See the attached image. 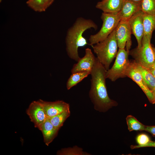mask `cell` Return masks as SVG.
Listing matches in <instances>:
<instances>
[{
  "label": "cell",
  "instance_id": "obj_1",
  "mask_svg": "<svg viewBox=\"0 0 155 155\" xmlns=\"http://www.w3.org/2000/svg\"><path fill=\"white\" fill-rule=\"evenodd\" d=\"M106 71L96 57L90 74L91 86L89 96L94 109L100 112H106L118 104L108 96L106 84Z\"/></svg>",
  "mask_w": 155,
  "mask_h": 155
},
{
  "label": "cell",
  "instance_id": "obj_2",
  "mask_svg": "<svg viewBox=\"0 0 155 155\" xmlns=\"http://www.w3.org/2000/svg\"><path fill=\"white\" fill-rule=\"evenodd\" d=\"M97 29V26L92 20L79 17L67 32L65 38L66 51L69 57L78 61L81 58L78 53L80 47L87 45L88 42L83 36L84 32L88 29Z\"/></svg>",
  "mask_w": 155,
  "mask_h": 155
},
{
  "label": "cell",
  "instance_id": "obj_3",
  "mask_svg": "<svg viewBox=\"0 0 155 155\" xmlns=\"http://www.w3.org/2000/svg\"><path fill=\"white\" fill-rule=\"evenodd\" d=\"M115 29L105 39L91 46L96 57L107 70L118 52Z\"/></svg>",
  "mask_w": 155,
  "mask_h": 155
},
{
  "label": "cell",
  "instance_id": "obj_4",
  "mask_svg": "<svg viewBox=\"0 0 155 155\" xmlns=\"http://www.w3.org/2000/svg\"><path fill=\"white\" fill-rule=\"evenodd\" d=\"M129 54L139 64L147 68L152 67L155 59L154 53L151 40L145 35L143 37L141 46L130 51Z\"/></svg>",
  "mask_w": 155,
  "mask_h": 155
},
{
  "label": "cell",
  "instance_id": "obj_5",
  "mask_svg": "<svg viewBox=\"0 0 155 155\" xmlns=\"http://www.w3.org/2000/svg\"><path fill=\"white\" fill-rule=\"evenodd\" d=\"M101 18L102 24L100 30L96 34L91 35L90 36L89 44L91 46L106 38L116 28L121 20L118 13L103 12Z\"/></svg>",
  "mask_w": 155,
  "mask_h": 155
},
{
  "label": "cell",
  "instance_id": "obj_6",
  "mask_svg": "<svg viewBox=\"0 0 155 155\" xmlns=\"http://www.w3.org/2000/svg\"><path fill=\"white\" fill-rule=\"evenodd\" d=\"M129 53L125 49H119L113 65L106 71V79L115 82L119 78L126 77V73L130 63Z\"/></svg>",
  "mask_w": 155,
  "mask_h": 155
},
{
  "label": "cell",
  "instance_id": "obj_7",
  "mask_svg": "<svg viewBox=\"0 0 155 155\" xmlns=\"http://www.w3.org/2000/svg\"><path fill=\"white\" fill-rule=\"evenodd\" d=\"M129 20H121L115 29V36L119 49H124L129 52L131 45L132 34Z\"/></svg>",
  "mask_w": 155,
  "mask_h": 155
},
{
  "label": "cell",
  "instance_id": "obj_8",
  "mask_svg": "<svg viewBox=\"0 0 155 155\" xmlns=\"http://www.w3.org/2000/svg\"><path fill=\"white\" fill-rule=\"evenodd\" d=\"M126 75L131 79L139 86L145 94L149 101L152 104L154 99L153 93L145 82L137 67V63L134 60H130Z\"/></svg>",
  "mask_w": 155,
  "mask_h": 155
},
{
  "label": "cell",
  "instance_id": "obj_9",
  "mask_svg": "<svg viewBox=\"0 0 155 155\" xmlns=\"http://www.w3.org/2000/svg\"><path fill=\"white\" fill-rule=\"evenodd\" d=\"M26 112L35 127L38 128L48 118L43 107L38 100L32 102Z\"/></svg>",
  "mask_w": 155,
  "mask_h": 155
},
{
  "label": "cell",
  "instance_id": "obj_10",
  "mask_svg": "<svg viewBox=\"0 0 155 155\" xmlns=\"http://www.w3.org/2000/svg\"><path fill=\"white\" fill-rule=\"evenodd\" d=\"M144 13L139 10L129 20L132 34L136 39L138 48H140L141 46L142 39L144 35Z\"/></svg>",
  "mask_w": 155,
  "mask_h": 155
},
{
  "label": "cell",
  "instance_id": "obj_11",
  "mask_svg": "<svg viewBox=\"0 0 155 155\" xmlns=\"http://www.w3.org/2000/svg\"><path fill=\"white\" fill-rule=\"evenodd\" d=\"M96 57L93 54L91 50L87 48L85 50L84 56L73 65L71 71V73L84 71H91L96 62Z\"/></svg>",
  "mask_w": 155,
  "mask_h": 155
},
{
  "label": "cell",
  "instance_id": "obj_12",
  "mask_svg": "<svg viewBox=\"0 0 155 155\" xmlns=\"http://www.w3.org/2000/svg\"><path fill=\"white\" fill-rule=\"evenodd\" d=\"M38 101L43 107L48 118L70 110L69 104L63 100L47 102L39 99Z\"/></svg>",
  "mask_w": 155,
  "mask_h": 155
},
{
  "label": "cell",
  "instance_id": "obj_13",
  "mask_svg": "<svg viewBox=\"0 0 155 155\" xmlns=\"http://www.w3.org/2000/svg\"><path fill=\"white\" fill-rule=\"evenodd\" d=\"M139 10H140V3L124 0L121 9L118 14L121 20H128Z\"/></svg>",
  "mask_w": 155,
  "mask_h": 155
},
{
  "label": "cell",
  "instance_id": "obj_14",
  "mask_svg": "<svg viewBox=\"0 0 155 155\" xmlns=\"http://www.w3.org/2000/svg\"><path fill=\"white\" fill-rule=\"evenodd\" d=\"M124 1V0H102L97 3L96 7L104 13H118L121 9Z\"/></svg>",
  "mask_w": 155,
  "mask_h": 155
},
{
  "label": "cell",
  "instance_id": "obj_15",
  "mask_svg": "<svg viewBox=\"0 0 155 155\" xmlns=\"http://www.w3.org/2000/svg\"><path fill=\"white\" fill-rule=\"evenodd\" d=\"M42 132L45 144L49 146L56 136L59 130L55 128L47 118L38 128Z\"/></svg>",
  "mask_w": 155,
  "mask_h": 155
},
{
  "label": "cell",
  "instance_id": "obj_16",
  "mask_svg": "<svg viewBox=\"0 0 155 155\" xmlns=\"http://www.w3.org/2000/svg\"><path fill=\"white\" fill-rule=\"evenodd\" d=\"M144 35L151 40L153 31L155 30V14L144 13Z\"/></svg>",
  "mask_w": 155,
  "mask_h": 155
},
{
  "label": "cell",
  "instance_id": "obj_17",
  "mask_svg": "<svg viewBox=\"0 0 155 155\" xmlns=\"http://www.w3.org/2000/svg\"><path fill=\"white\" fill-rule=\"evenodd\" d=\"M91 72L90 71H84L71 73L67 82V90H69L76 85L90 74Z\"/></svg>",
  "mask_w": 155,
  "mask_h": 155
},
{
  "label": "cell",
  "instance_id": "obj_18",
  "mask_svg": "<svg viewBox=\"0 0 155 155\" xmlns=\"http://www.w3.org/2000/svg\"><path fill=\"white\" fill-rule=\"evenodd\" d=\"M137 67L149 88L152 91L155 87V78L149 70L137 63Z\"/></svg>",
  "mask_w": 155,
  "mask_h": 155
},
{
  "label": "cell",
  "instance_id": "obj_19",
  "mask_svg": "<svg viewBox=\"0 0 155 155\" xmlns=\"http://www.w3.org/2000/svg\"><path fill=\"white\" fill-rule=\"evenodd\" d=\"M70 114V111L69 110L48 119L54 127L59 130L63 125L65 120L69 116Z\"/></svg>",
  "mask_w": 155,
  "mask_h": 155
},
{
  "label": "cell",
  "instance_id": "obj_20",
  "mask_svg": "<svg viewBox=\"0 0 155 155\" xmlns=\"http://www.w3.org/2000/svg\"><path fill=\"white\" fill-rule=\"evenodd\" d=\"M126 121L129 131H144L146 125L140 123L133 116L128 115L126 117Z\"/></svg>",
  "mask_w": 155,
  "mask_h": 155
},
{
  "label": "cell",
  "instance_id": "obj_21",
  "mask_svg": "<svg viewBox=\"0 0 155 155\" xmlns=\"http://www.w3.org/2000/svg\"><path fill=\"white\" fill-rule=\"evenodd\" d=\"M140 7L144 13L155 14V0H142L140 3Z\"/></svg>",
  "mask_w": 155,
  "mask_h": 155
},
{
  "label": "cell",
  "instance_id": "obj_22",
  "mask_svg": "<svg viewBox=\"0 0 155 155\" xmlns=\"http://www.w3.org/2000/svg\"><path fill=\"white\" fill-rule=\"evenodd\" d=\"M26 3L29 7L36 12L44 11L48 8L45 0H28Z\"/></svg>",
  "mask_w": 155,
  "mask_h": 155
},
{
  "label": "cell",
  "instance_id": "obj_23",
  "mask_svg": "<svg viewBox=\"0 0 155 155\" xmlns=\"http://www.w3.org/2000/svg\"><path fill=\"white\" fill-rule=\"evenodd\" d=\"M88 154L82 151V149L78 147L62 149L57 152V155H88Z\"/></svg>",
  "mask_w": 155,
  "mask_h": 155
},
{
  "label": "cell",
  "instance_id": "obj_24",
  "mask_svg": "<svg viewBox=\"0 0 155 155\" xmlns=\"http://www.w3.org/2000/svg\"><path fill=\"white\" fill-rule=\"evenodd\" d=\"M136 140L137 143L139 145L145 144L151 140L148 135L143 133L138 135L136 137Z\"/></svg>",
  "mask_w": 155,
  "mask_h": 155
},
{
  "label": "cell",
  "instance_id": "obj_25",
  "mask_svg": "<svg viewBox=\"0 0 155 155\" xmlns=\"http://www.w3.org/2000/svg\"><path fill=\"white\" fill-rule=\"evenodd\" d=\"M146 147H155V141H152L150 140L147 143L142 145H131L130 146V148L131 149L135 148H140Z\"/></svg>",
  "mask_w": 155,
  "mask_h": 155
},
{
  "label": "cell",
  "instance_id": "obj_26",
  "mask_svg": "<svg viewBox=\"0 0 155 155\" xmlns=\"http://www.w3.org/2000/svg\"><path fill=\"white\" fill-rule=\"evenodd\" d=\"M144 131L155 136V126H146Z\"/></svg>",
  "mask_w": 155,
  "mask_h": 155
},
{
  "label": "cell",
  "instance_id": "obj_27",
  "mask_svg": "<svg viewBox=\"0 0 155 155\" xmlns=\"http://www.w3.org/2000/svg\"><path fill=\"white\" fill-rule=\"evenodd\" d=\"M54 0H45L46 5L48 8L53 3Z\"/></svg>",
  "mask_w": 155,
  "mask_h": 155
},
{
  "label": "cell",
  "instance_id": "obj_28",
  "mask_svg": "<svg viewBox=\"0 0 155 155\" xmlns=\"http://www.w3.org/2000/svg\"><path fill=\"white\" fill-rule=\"evenodd\" d=\"M151 72L155 78V68L152 67L150 68H148Z\"/></svg>",
  "mask_w": 155,
  "mask_h": 155
},
{
  "label": "cell",
  "instance_id": "obj_29",
  "mask_svg": "<svg viewBox=\"0 0 155 155\" xmlns=\"http://www.w3.org/2000/svg\"><path fill=\"white\" fill-rule=\"evenodd\" d=\"M152 93L153 96V101L152 103V104H155V87L154 88V90L152 91Z\"/></svg>",
  "mask_w": 155,
  "mask_h": 155
},
{
  "label": "cell",
  "instance_id": "obj_30",
  "mask_svg": "<svg viewBox=\"0 0 155 155\" xmlns=\"http://www.w3.org/2000/svg\"><path fill=\"white\" fill-rule=\"evenodd\" d=\"M152 48L154 52V55H155V59L153 65L152 67L155 68V47L153 45H152Z\"/></svg>",
  "mask_w": 155,
  "mask_h": 155
},
{
  "label": "cell",
  "instance_id": "obj_31",
  "mask_svg": "<svg viewBox=\"0 0 155 155\" xmlns=\"http://www.w3.org/2000/svg\"><path fill=\"white\" fill-rule=\"evenodd\" d=\"M131 0V1H133L135 2H136L140 3L142 0Z\"/></svg>",
  "mask_w": 155,
  "mask_h": 155
},
{
  "label": "cell",
  "instance_id": "obj_32",
  "mask_svg": "<svg viewBox=\"0 0 155 155\" xmlns=\"http://www.w3.org/2000/svg\"><path fill=\"white\" fill-rule=\"evenodd\" d=\"M2 1V0H0V2H1Z\"/></svg>",
  "mask_w": 155,
  "mask_h": 155
}]
</instances>
